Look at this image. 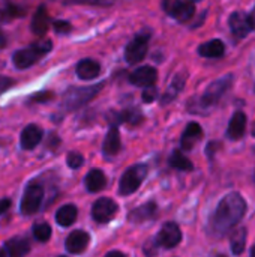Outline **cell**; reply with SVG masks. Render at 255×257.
<instances>
[{
	"mask_svg": "<svg viewBox=\"0 0 255 257\" xmlns=\"http://www.w3.org/2000/svg\"><path fill=\"white\" fill-rule=\"evenodd\" d=\"M246 202L239 193L227 194L219 203L212 218V226L216 232L225 233L231 230L245 215Z\"/></svg>",
	"mask_w": 255,
	"mask_h": 257,
	"instance_id": "obj_1",
	"label": "cell"
},
{
	"mask_svg": "<svg viewBox=\"0 0 255 257\" xmlns=\"http://www.w3.org/2000/svg\"><path fill=\"white\" fill-rule=\"evenodd\" d=\"M53 48V42L50 39L38 41L30 47L21 48L14 51L12 54V63L17 69H29L33 65H36L42 57H45Z\"/></svg>",
	"mask_w": 255,
	"mask_h": 257,
	"instance_id": "obj_2",
	"label": "cell"
},
{
	"mask_svg": "<svg viewBox=\"0 0 255 257\" xmlns=\"http://www.w3.org/2000/svg\"><path fill=\"white\" fill-rule=\"evenodd\" d=\"M45 199V187L39 179H32L24 191H23V197L20 202V212L24 217H30L33 214H36L41 206L42 202Z\"/></svg>",
	"mask_w": 255,
	"mask_h": 257,
	"instance_id": "obj_3",
	"label": "cell"
},
{
	"mask_svg": "<svg viewBox=\"0 0 255 257\" xmlns=\"http://www.w3.org/2000/svg\"><path fill=\"white\" fill-rule=\"evenodd\" d=\"M104 84H95V86H87V87H69L63 96H62V107L66 111H74L78 110L80 107L86 105L89 101H92L101 90Z\"/></svg>",
	"mask_w": 255,
	"mask_h": 257,
	"instance_id": "obj_4",
	"label": "cell"
},
{
	"mask_svg": "<svg viewBox=\"0 0 255 257\" xmlns=\"http://www.w3.org/2000/svg\"><path fill=\"white\" fill-rule=\"evenodd\" d=\"M146 175H147V167L144 164H137V166L129 167L123 173L119 182V193L122 196H129L135 193L140 188L141 182L146 179Z\"/></svg>",
	"mask_w": 255,
	"mask_h": 257,
	"instance_id": "obj_5",
	"label": "cell"
},
{
	"mask_svg": "<svg viewBox=\"0 0 255 257\" xmlns=\"http://www.w3.org/2000/svg\"><path fill=\"white\" fill-rule=\"evenodd\" d=\"M231 81H233V75H225V77H222V78L213 81V83L206 89V92L203 93V96L200 98V101H198L200 107H201L203 110H207V108H210L212 105H215V104L219 101V98L225 93V90L230 87Z\"/></svg>",
	"mask_w": 255,
	"mask_h": 257,
	"instance_id": "obj_6",
	"label": "cell"
},
{
	"mask_svg": "<svg viewBox=\"0 0 255 257\" xmlns=\"http://www.w3.org/2000/svg\"><path fill=\"white\" fill-rule=\"evenodd\" d=\"M162 8L177 21H188L195 14V6L192 0H164Z\"/></svg>",
	"mask_w": 255,
	"mask_h": 257,
	"instance_id": "obj_7",
	"label": "cell"
},
{
	"mask_svg": "<svg viewBox=\"0 0 255 257\" xmlns=\"http://www.w3.org/2000/svg\"><path fill=\"white\" fill-rule=\"evenodd\" d=\"M149 33L143 32L140 35H137L125 48V59L135 65V63H140L144 57H146V53H147V47H149Z\"/></svg>",
	"mask_w": 255,
	"mask_h": 257,
	"instance_id": "obj_8",
	"label": "cell"
},
{
	"mask_svg": "<svg viewBox=\"0 0 255 257\" xmlns=\"http://www.w3.org/2000/svg\"><path fill=\"white\" fill-rule=\"evenodd\" d=\"M117 209L119 206L114 200L108 197H101L92 206V218L96 223H108L116 217Z\"/></svg>",
	"mask_w": 255,
	"mask_h": 257,
	"instance_id": "obj_9",
	"label": "cell"
},
{
	"mask_svg": "<svg viewBox=\"0 0 255 257\" xmlns=\"http://www.w3.org/2000/svg\"><path fill=\"white\" fill-rule=\"evenodd\" d=\"M182 241V232L176 223H165L158 233L156 242L162 248H174Z\"/></svg>",
	"mask_w": 255,
	"mask_h": 257,
	"instance_id": "obj_10",
	"label": "cell"
},
{
	"mask_svg": "<svg viewBox=\"0 0 255 257\" xmlns=\"http://www.w3.org/2000/svg\"><path fill=\"white\" fill-rule=\"evenodd\" d=\"M44 139V130L36 123H29L24 126L20 136V146L23 151H33Z\"/></svg>",
	"mask_w": 255,
	"mask_h": 257,
	"instance_id": "obj_11",
	"label": "cell"
},
{
	"mask_svg": "<svg viewBox=\"0 0 255 257\" xmlns=\"http://www.w3.org/2000/svg\"><path fill=\"white\" fill-rule=\"evenodd\" d=\"M90 242V235L84 230H74L65 239V248L71 254H81Z\"/></svg>",
	"mask_w": 255,
	"mask_h": 257,
	"instance_id": "obj_12",
	"label": "cell"
},
{
	"mask_svg": "<svg viewBox=\"0 0 255 257\" xmlns=\"http://www.w3.org/2000/svg\"><path fill=\"white\" fill-rule=\"evenodd\" d=\"M156 78H158V72L153 66H140L129 75V81L138 87L153 86Z\"/></svg>",
	"mask_w": 255,
	"mask_h": 257,
	"instance_id": "obj_13",
	"label": "cell"
},
{
	"mask_svg": "<svg viewBox=\"0 0 255 257\" xmlns=\"http://www.w3.org/2000/svg\"><path fill=\"white\" fill-rule=\"evenodd\" d=\"M48 27H50V15H48L47 6L41 5L32 17L30 29H32L33 35L44 36L48 32Z\"/></svg>",
	"mask_w": 255,
	"mask_h": 257,
	"instance_id": "obj_14",
	"label": "cell"
},
{
	"mask_svg": "<svg viewBox=\"0 0 255 257\" xmlns=\"http://www.w3.org/2000/svg\"><path fill=\"white\" fill-rule=\"evenodd\" d=\"M228 24H230L231 33L234 35L236 39L245 38V36L252 30L248 15H245V14H242V12H234V14L230 17Z\"/></svg>",
	"mask_w": 255,
	"mask_h": 257,
	"instance_id": "obj_15",
	"label": "cell"
},
{
	"mask_svg": "<svg viewBox=\"0 0 255 257\" xmlns=\"http://www.w3.org/2000/svg\"><path fill=\"white\" fill-rule=\"evenodd\" d=\"M75 74L81 80H93L101 74V65L93 59H83L77 63Z\"/></svg>",
	"mask_w": 255,
	"mask_h": 257,
	"instance_id": "obj_16",
	"label": "cell"
},
{
	"mask_svg": "<svg viewBox=\"0 0 255 257\" xmlns=\"http://www.w3.org/2000/svg\"><path fill=\"white\" fill-rule=\"evenodd\" d=\"M8 256L23 257L30 253V241L26 236H14L5 242Z\"/></svg>",
	"mask_w": 255,
	"mask_h": 257,
	"instance_id": "obj_17",
	"label": "cell"
},
{
	"mask_svg": "<svg viewBox=\"0 0 255 257\" xmlns=\"http://www.w3.org/2000/svg\"><path fill=\"white\" fill-rule=\"evenodd\" d=\"M245 130H246V114L243 111H236L228 123L227 137L231 140H239L243 137Z\"/></svg>",
	"mask_w": 255,
	"mask_h": 257,
	"instance_id": "obj_18",
	"label": "cell"
},
{
	"mask_svg": "<svg viewBox=\"0 0 255 257\" xmlns=\"http://www.w3.org/2000/svg\"><path fill=\"white\" fill-rule=\"evenodd\" d=\"M27 14V9L18 3H14L11 0H6L3 8H0V24L11 23L12 20L23 18Z\"/></svg>",
	"mask_w": 255,
	"mask_h": 257,
	"instance_id": "obj_19",
	"label": "cell"
},
{
	"mask_svg": "<svg viewBox=\"0 0 255 257\" xmlns=\"http://www.w3.org/2000/svg\"><path fill=\"white\" fill-rule=\"evenodd\" d=\"M203 136V131H201V126L197 123V122H191L188 123L183 136H182V140H180V145H182V149L185 151H191L201 139Z\"/></svg>",
	"mask_w": 255,
	"mask_h": 257,
	"instance_id": "obj_20",
	"label": "cell"
},
{
	"mask_svg": "<svg viewBox=\"0 0 255 257\" xmlns=\"http://www.w3.org/2000/svg\"><path fill=\"white\" fill-rule=\"evenodd\" d=\"M78 217V209L75 205H63L57 209L56 212V223L60 227H69L77 221Z\"/></svg>",
	"mask_w": 255,
	"mask_h": 257,
	"instance_id": "obj_21",
	"label": "cell"
},
{
	"mask_svg": "<svg viewBox=\"0 0 255 257\" xmlns=\"http://www.w3.org/2000/svg\"><path fill=\"white\" fill-rule=\"evenodd\" d=\"M84 185H86V188H87L89 193H98V191H101V190L105 188V185H107V178H105V175H104L102 170L93 169V170H90V172L86 175Z\"/></svg>",
	"mask_w": 255,
	"mask_h": 257,
	"instance_id": "obj_22",
	"label": "cell"
},
{
	"mask_svg": "<svg viewBox=\"0 0 255 257\" xmlns=\"http://www.w3.org/2000/svg\"><path fill=\"white\" fill-rule=\"evenodd\" d=\"M225 51V45L222 41L219 39H212L203 45L198 47V53L200 56L203 57H207V59H216V57H221Z\"/></svg>",
	"mask_w": 255,
	"mask_h": 257,
	"instance_id": "obj_23",
	"label": "cell"
},
{
	"mask_svg": "<svg viewBox=\"0 0 255 257\" xmlns=\"http://www.w3.org/2000/svg\"><path fill=\"white\" fill-rule=\"evenodd\" d=\"M119 151H120V134L116 126H111L104 140V154L107 157H113Z\"/></svg>",
	"mask_w": 255,
	"mask_h": 257,
	"instance_id": "obj_24",
	"label": "cell"
},
{
	"mask_svg": "<svg viewBox=\"0 0 255 257\" xmlns=\"http://www.w3.org/2000/svg\"><path fill=\"white\" fill-rule=\"evenodd\" d=\"M155 212H156V205L153 202H150V203H146V205L134 209L129 214V220L134 223H141V221H146L149 218H153Z\"/></svg>",
	"mask_w": 255,
	"mask_h": 257,
	"instance_id": "obj_25",
	"label": "cell"
},
{
	"mask_svg": "<svg viewBox=\"0 0 255 257\" xmlns=\"http://www.w3.org/2000/svg\"><path fill=\"white\" fill-rule=\"evenodd\" d=\"M230 244H231V251L233 254H242L243 250H245V244H246V229H239L236 230L233 235H231V239H230Z\"/></svg>",
	"mask_w": 255,
	"mask_h": 257,
	"instance_id": "obj_26",
	"label": "cell"
},
{
	"mask_svg": "<svg viewBox=\"0 0 255 257\" xmlns=\"http://www.w3.org/2000/svg\"><path fill=\"white\" fill-rule=\"evenodd\" d=\"M170 166L177 169V170H186V172H191L194 169L192 163L180 152V151H174L170 157Z\"/></svg>",
	"mask_w": 255,
	"mask_h": 257,
	"instance_id": "obj_27",
	"label": "cell"
},
{
	"mask_svg": "<svg viewBox=\"0 0 255 257\" xmlns=\"http://www.w3.org/2000/svg\"><path fill=\"white\" fill-rule=\"evenodd\" d=\"M32 235L38 242H48L51 238V226L47 223H36L32 229Z\"/></svg>",
	"mask_w": 255,
	"mask_h": 257,
	"instance_id": "obj_28",
	"label": "cell"
},
{
	"mask_svg": "<svg viewBox=\"0 0 255 257\" xmlns=\"http://www.w3.org/2000/svg\"><path fill=\"white\" fill-rule=\"evenodd\" d=\"M185 80H186V77H183V75H176V77H174V80H173L171 86L168 87L167 95L164 96V102H168V98H170V99H173V98H174V96L182 90V87L185 86Z\"/></svg>",
	"mask_w": 255,
	"mask_h": 257,
	"instance_id": "obj_29",
	"label": "cell"
},
{
	"mask_svg": "<svg viewBox=\"0 0 255 257\" xmlns=\"http://www.w3.org/2000/svg\"><path fill=\"white\" fill-rule=\"evenodd\" d=\"M54 98V93L50 92V90H41V92H36L30 96H27V104H45V102H50L51 99Z\"/></svg>",
	"mask_w": 255,
	"mask_h": 257,
	"instance_id": "obj_30",
	"label": "cell"
},
{
	"mask_svg": "<svg viewBox=\"0 0 255 257\" xmlns=\"http://www.w3.org/2000/svg\"><path fill=\"white\" fill-rule=\"evenodd\" d=\"M66 164H68L69 169L77 170L84 164V157L80 152H69L68 157H66Z\"/></svg>",
	"mask_w": 255,
	"mask_h": 257,
	"instance_id": "obj_31",
	"label": "cell"
},
{
	"mask_svg": "<svg viewBox=\"0 0 255 257\" xmlns=\"http://www.w3.org/2000/svg\"><path fill=\"white\" fill-rule=\"evenodd\" d=\"M66 5H92V6H111L116 0H63Z\"/></svg>",
	"mask_w": 255,
	"mask_h": 257,
	"instance_id": "obj_32",
	"label": "cell"
},
{
	"mask_svg": "<svg viewBox=\"0 0 255 257\" xmlns=\"http://www.w3.org/2000/svg\"><path fill=\"white\" fill-rule=\"evenodd\" d=\"M120 119L125 120V122H129V123L137 125L138 122L143 120V116H141V111L140 110H128V111H123L122 113Z\"/></svg>",
	"mask_w": 255,
	"mask_h": 257,
	"instance_id": "obj_33",
	"label": "cell"
},
{
	"mask_svg": "<svg viewBox=\"0 0 255 257\" xmlns=\"http://www.w3.org/2000/svg\"><path fill=\"white\" fill-rule=\"evenodd\" d=\"M53 27H54V32L59 33V35H66L72 30V26L71 23L65 21V20H56L53 23Z\"/></svg>",
	"mask_w": 255,
	"mask_h": 257,
	"instance_id": "obj_34",
	"label": "cell"
},
{
	"mask_svg": "<svg viewBox=\"0 0 255 257\" xmlns=\"http://www.w3.org/2000/svg\"><path fill=\"white\" fill-rule=\"evenodd\" d=\"M15 80L11 78V77H5V75H0V95H3L5 92H8L12 86H15Z\"/></svg>",
	"mask_w": 255,
	"mask_h": 257,
	"instance_id": "obj_35",
	"label": "cell"
},
{
	"mask_svg": "<svg viewBox=\"0 0 255 257\" xmlns=\"http://www.w3.org/2000/svg\"><path fill=\"white\" fill-rule=\"evenodd\" d=\"M45 145H47V149H50V151H56V149L59 148V145H60V139H59V136H57L56 133H50V137H47Z\"/></svg>",
	"mask_w": 255,
	"mask_h": 257,
	"instance_id": "obj_36",
	"label": "cell"
},
{
	"mask_svg": "<svg viewBox=\"0 0 255 257\" xmlns=\"http://www.w3.org/2000/svg\"><path fill=\"white\" fill-rule=\"evenodd\" d=\"M156 96H158V90H156L155 87H152V86H149V87L143 92V101L147 102V104L153 102V101L156 99Z\"/></svg>",
	"mask_w": 255,
	"mask_h": 257,
	"instance_id": "obj_37",
	"label": "cell"
},
{
	"mask_svg": "<svg viewBox=\"0 0 255 257\" xmlns=\"http://www.w3.org/2000/svg\"><path fill=\"white\" fill-rule=\"evenodd\" d=\"M11 205H12V202L9 200V199H0V217L11 208Z\"/></svg>",
	"mask_w": 255,
	"mask_h": 257,
	"instance_id": "obj_38",
	"label": "cell"
},
{
	"mask_svg": "<svg viewBox=\"0 0 255 257\" xmlns=\"http://www.w3.org/2000/svg\"><path fill=\"white\" fill-rule=\"evenodd\" d=\"M8 47V36H6V33L0 29V50H3V48H6Z\"/></svg>",
	"mask_w": 255,
	"mask_h": 257,
	"instance_id": "obj_39",
	"label": "cell"
},
{
	"mask_svg": "<svg viewBox=\"0 0 255 257\" xmlns=\"http://www.w3.org/2000/svg\"><path fill=\"white\" fill-rule=\"evenodd\" d=\"M248 18H249V23H251V27H252V30H255V8L251 11V14L248 15Z\"/></svg>",
	"mask_w": 255,
	"mask_h": 257,
	"instance_id": "obj_40",
	"label": "cell"
},
{
	"mask_svg": "<svg viewBox=\"0 0 255 257\" xmlns=\"http://www.w3.org/2000/svg\"><path fill=\"white\" fill-rule=\"evenodd\" d=\"M108 257H111V256H119V257H125V254L123 253H120V251H111V253H108L107 254Z\"/></svg>",
	"mask_w": 255,
	"mask_h": 257,
	"instance_id": "obj_41",
	"label": "cell"
},
{
	"mask_svg": "<svg viewBox=\"0 0 255 257\" xmlns=\"http://www.w3.org/2000/svg\"><path fill=\"white\" fill-rule=\"evenodd\" d=\"M8 256V251H6V248H0V257H5Z\"/></svg>",
	"mask_w": 255,
	"mask_h": 257,
	"instance_id": "obj_42",
	"label": "cell"
},
{
	"mask_svg": "<svg viewBox=\"0 0 255 257\" xmlns=\"http://www.w3.org/2000/svg\"><path fill=\"white\" fill-rule=\"evenodd\" d=\"M251 256L255 257V245H254V247H252V250H251Z\"/></svg>",
	"mask_w": 255,
	"mask_h": 257,
	"instance_id": "obj_43",
	"label": "cell"
},
{
	"mask_svg": "<svg viewBox=\"0 0 255 257\" xmlns=\"http://www.w3.org/2000/svg\"><path fill=\"white\" fill-rule=\"evenodd\" d=\"M252 134H254V137H255V126H254V130H252Z\"/></svg>",
	"mask_w": 255,
	"mask_h": 257,
	"instance_id": "obj_44",
	"label": "cell"
},
{
	"mask_svg": "<svg viewBox=\"0 0 255 257\" xmlns=\"http://www.w3.org/2000/svg\"><path fill=\"white\" fill-rule=\"evenodd\" d=\"M192 2H200V0H192Z\"/></svg>",
	"mask_w": 255,
	"mask_h": 257,
	"instance_id": "obj_45",
	"label": "cell"
},
{
	"mask_svg": "<svg viewBox=\"0 0 255 257\" xmlns=\"http://www.w3.org/2000/svg\"><path fill=\"white\" fill-rule=\"evenodd\" d=\"M0 146H3V143H2V142H0Z\"/></svg>",
	"mask_w": 255,
	"mask_h": 257,
	"instance_id": "obj_46",
	"label": "cell"
},
{
	"mask_svg": "<svg viewBox=\"0 0 255 257\" xmlns=\"http://www.w3.org/2000/svg\"><path fill=\"white\" fill-rule=\"evenodd\" d=\"M254 181H255V173H254Z\"/></svg>",
	"mask_w": 255,
	"mask_h": 257,
	"instance_id": "obj_47",
	"label": "cell"
}]
</instances>
